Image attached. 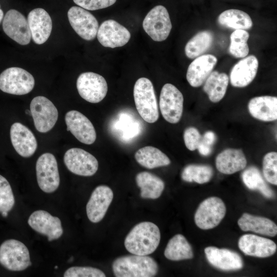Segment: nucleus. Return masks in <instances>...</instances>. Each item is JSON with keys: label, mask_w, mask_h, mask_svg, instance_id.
<instances>
[{"label": "nucleus", "mask_w": 277, "mask_h": 277, "mask_svg": "<svg viewBox=\"0 0 277 277\" xmlns=\"http://www.w3.org/2000/svg\"><path fill=\"white\" fill-rule=\"evenodd\" d=\"M184 97L181 92L173 85L166 84L160 96V108L162 116L171 124L178 123L182 116Z\"/></svg>", "instance_id": "nucleus-10"}, {"label": "nucleus", "mask_w": 277, "mask_h": 277, "mask_svg": "<svg viewBox=\"0 0 277 277\" xmlns=\"http://www.w3.org/2000/svg\"><path fill=\"white\" fill-rule=\"evenodd\" d=\"M213 144L202 136L201 140L197 149L199 153L203 156H208L212 152Z\"/></svg>", "instance_id": "nucleus-42"}, {"label": "nucleus", "mask_w": 277, "mask_h": 277, "mask_svg": "<svg viewBox=\"0 0 277 277\" xmlns=\"http://www.w3.org/2000/svg\"><path fill=\"white\" fill-rule=\"evenodd\" d=\"M28 223L34 230L47 236L49 241L58 239L63 233L60 219L45 210L33 212L29 217Z\"/></svg>", "instance_id": "nucleus-16"}, {"label": "nucleus", "mask_w": 277, "mask_h": 277, "mask_svg": "<svg viewBox=\"0 0 277 277\" xmlns=\"http://www.w3.org/2000/svg\"><path fill=\"white\" fill-rule=\"evenodd\" d=\"M247 164L245 154L241 149L228 148L216 157L215 165L221 173L231 174L244 169Z\"/></svg>", "instance_id": "nucleus-26"}, {"label": "nucleus", "mask_w": 277, "mask_h": 277, "mask_svg": "<svg viewBox=\"0 0 277 277\" xmlns=\"http://www.w3.org/2000/svg\"><path fill=\"white\" fill-rule=\"evenodd\" d=\"M157 263L147 255H131L115 259L112 270L116 277H152L158 272Z\"/></svg>", "instance_id": "nucleus-2"}, {"label": "nucleus", "mask_w": 277, "mask_h": 277, "mask_svg": "<svg viewBox=\"0 0 277 277\" xmlns=\"http://www.w3.org/2000/svg\"><path fill=\"white\" fill-rule=\"evenodd\" d=\"M214 37L212 33L208 30L200 31L193 36L186 44L185 53L190 59L204 54L211 47Z\"/></svg>", "instance_id": "nucleus-33"}, {"label": "nucleus", "mask_w": 277, "mask_h": 277, "mask_svg": "<svg viewBox=\"0 0 277 277\" xmlns=\"http://www.w3.org/2000/svg\"><path fill=\"white\" fill-rule=\"evenodd\" d=\"M258 67L259 61L254 55L243 57L231 70L229 78L231 85L243 88L249 85L254 79Z\"/></svg>", "instance_id": "nucleus-22"}, {"label": "nucleus", "mask_w": 277, "mask_h": 277, "mask_svg": "<svg viewBox=\"0 0 277 277\" xmlns=\"http://www.w3.org/2000/svg\"><path fill=\"white\" fill-rule=\"evenodd\" d=\"M64 277H105L100 269L91 267L74 266L68 268L64 274Z\"/></svg>", "instance_id": "nucleus-39"}, {"label": "nucleus", "mask_w": 277, "mask_h": 277, "mask_svg": "<svg viewBox=\"0 0 277 277\" xmlns=\"http://www.w3.org/2000/svg\"><path fill=\"white\" fill-rule=\"evenodd\" d=\"M64 162L72 173L84 176H90L97 171V159L89 152L78 148L68 150L64 156Z\"/></svg>", "instance_id": "nucleus-12"}, {"label": "nucleus", "mask_w": 277, "mask_h": 277, "mask_svg": "<svg viewBox=\"0 0 277 277\" xmlns=\"http://www.w3.org/2000/svg\"><path fill=\"white\" fill-rule=\"evenodd\" d=\"M143 27L154 41L162 42L169 36L172 24L167 9L162 5L153 7L146 15Z\"/></svg>", "instance_id": "nucleus-9"}, {"label": "nucleus", "mask_w": 277, "mask_h": 277, "mask_svg": "<svg viewBox=\"0 0 277 277\" xmlns=\"http://www.w3.org/2000/svg\"><path fill=\"white\" fill-rule=\"evenodd\" d=\"M238 224L244 231H252L269 236H274L277 234L276 225L267 217L245 213L239 219Z\"/></svg>", "instance_id": "nucleus-27"}, {"label": "nucleus", "mask_w": 277, "mask_h": 277, "mask_svg": "<svg viewBox=\"0 0 277 277\" xmlns=\"http://www.w3.org/2000/svg\"><path fill=\"white\" fill-rule=\"evenodd\" d=\"M133 96L141 117L149 123L156 122L159 117V108L152 82L146 77L138 78L134 86Z\"/></svg>", "instance_id": "nucleus-3"}, {"label": "nucleus", "mask_w": 277, "mask_h": 277, "mask_svg": "<svg viewBox=\"0 0 277 277\" xmlns=\"http://www.w3.org/2000/svg\"><path fill=\"white\" fill-rule=\"evenodd\" d=\"M67 15L72 28L80 37L87 41L95 38L98 23L90 12L81 7L72 6Z\"/></svg>", "instance_id": "nucleus-13"}, {"label": "nucleus", "mask_w": 277, "mask_h": 277, "mask_svg": "<svg viewBox=\"0 0 277 277\" xmlns=\"http://www.w3.org/2000/svg\"><path fill=\"white\" fill-rule=\"evenodd\" d=\"M96 35L102 46L111 48L124 46L131 37L128 30L113 19L103 22L98 27Z\"/></svg>", "instance_id": "nucleus-17"}, {"label": "nucleus", "mask_w": 277, "mask_h": 277, "mask_svg": "<svg viewBox=\"0 0 277 277\" xmlns=\"http://www.w3.org/2000/svg\"><path fill=\"white\" fill-rule=\"evenodd\" d=\"M226 212L225 205L221 199L215 196L208 197L200 204L195 212V224L203 230L212 229L220 223Z\"/></svg>", "instance_id": "nucleus-6"}, {"label": "nucleus", "mask_w": 277, "mask_h": 277, "mask_svg": "<svg viewBox=\"0 0 277 277\" xmlns=\"http://www.w3.org/2000/svg\"><path fill=\"white\" fill-rule=\"evenodd\" d=\"M10 135L13 148L21 156L29 157L35 153L37 141L28 127L21 123H14L11 127Z\"/></svg>", "instance_id": "nucleus-20"}, {"label": "nucleus", "mask_w": 277, "mask_h": 277, "mask_svg": "<svg viewBox=\"0 0 277 277\" xmlns=\"http://www.w3.org/2000/svg\"><path fill=\"white\" fill-rule=\"evenodd\" d=\"M36 174L38 185L46 193L54 192L60 183L56 160L52 154H42L36 163Z\"/></svg>", "instance_id": "nucleus-8"}, {"label": "nucleus", "mask_w": 277, "mask_h": 277, "mask_svg": "<svg viewBox=\"0 0 277 277\" xmlns=\"http://www.w3.org/2000/svg\"><path fill=\"white\" fill-rule=\"evenodd\" d=\"M30 108L34 126L38 132L46 133L52 129L58 113L51 101L43 96H36L31 101Z\"/></svg>", "instance_id": "nucleus-7"}, {"label": "nucleus", "mask_w": 277, "mask_h": 277, "mask_svg": "<svg viewBox=\"0 0 277 277\" xmlns=\"http://www.w3.org/2000/svg\"><path fill=\"white\" fill-rule=\"evenodd\" d=\"M3 29L10 38L22 45H28L31 35L28 21L24 15L15 9H10L3 18Z\"/></svg>", "instance_id": "nucleus-14"}, {"label": "nucleus", "mask_w": 277, "mask_h": 277, "mask_svg": "<svg viewBox=\"0 0 277 277\" xmlns=\"http://www.w3.org/2000/svg\"><path fill=\"white\" fill-rule=\"evenodd\" d=\"M65 120L67 130L80 142L90 145L96 138L95 128L90 121L83 114L76 110H71L66 113Z\"/></svg>", "instance_id": "nucleus-15"}, {"label": "nucleus", "mask_w": 277, "mask_h": 277, "mask_svg": "<svg viewBox=\"0 0 277 277\" xmlns=\"http://www.w3.org/2000/svg\"><path fill=\"white\" fill-rule=\"evenodd\" d=\"M213 174V169L209 165L190 164L184 168L181 177L185 182L202 184L208 182Z\"/></svg>", "instance_id": "nucleus-35"}, {"label": "nucleus", "mask_w": 277, "mask_h": 277, "mask_svg": "<svg viewBox=\"0 0 277 277\" xmlns=\"http://www.w3.org/2000/svg\"><path fill=\"white\" fill-rule=\"evenodd\" d=\"M263 173L266 180L273 184H277V153H267L263 161Z\"/></svg>", "instance_id": "nucleus-38"}, {"label": "nucleus", "mask_w": 277, "mask_h": 277, "mask_svg": "<svg viewBox=\"0 0 277 277\" xmlns=\"http://www.w3.org/2000/svg\"><path fill=\"white\" fill-rule=\"evenodd\" d=\"M113 193L106 185H100L93 191L86 205L88 219L92 223H98L104 217L112 201Z\"/></svg>", "instance_id": "nucleus-18"}, {"label": "nucleus", "mask_w": 277, "mask_h": 277, "mask_svg": "<svg viewBox=\"0 0 277 277\" xmlns=\"http://www.w3.org/2000/svg\"><path fill=\"white\" fill-rule=\"evenodd\" d=\"M249 33L245 30H235L230 36V43L229 47L230 54L235 58H243L249 52L247 41Z\"/></svg>", "instance_id": "nucleus-36"}, {"label": "nucleus", "mask_w": 277, "mask_h": 277, "mask_svg": "<svg viewBox=\"0 0 277 277\" xmlns=\"http://www.w3.org/2000/svg\"><path fill=\"white\" fill-rule=\"evenodd\" d=\"M1 213L3 217H7L8 215V212H6V211H4Z\"/></svg>", "instance_id": "nucleus-44"}, {"label": "nucleus", "mask_w": 277, "mask_h": 277, "mask_svg": "<svg viewBox=\"0 0 277 277\" xmlns=\"http://www.w3.org/2000/svg\"><path fill=\"white\" fill-rule=\"evenodd\" d=\"M76 87L80 96L91 103L102 101L108 91L107 84L104 77L91 72H84L78 76Z\"/></svg>", "instance_id": "nucleus-11"}, {"label": "nucleus", "mask_w": 277, "mask_h": 277, "mask_svg": "<svg viewBox=\"0 0 277 277\" xmlns=\"http://www.w3.org/2000/svg\"><path fill=\"white\" fill-rule=\"evenodd\" d=\"M164 255L168 260L178 261L191 259L193 257V253L186 239L183 235L177 234L169 241Z\"/></svg>", "instance_id": "nucleus-32"}, {"label": "nucleus", "mask_w": 277, "mask_h": 277, "mask_svg": "<svg viewBox=\"0 0 277 277\" xmlns=\"http://www.w3.org/2000/svg\"><path fill=\"white\" fill-rule=\"evenodd\" d=\"M184 141L186 147L190 151L197 149L202 136L199 130L195 127L187 128L184 132Z\"/></svg>", "instance_id": "nucleus-40"}, {"label": "nucleus", "mask_w": 277, "mask_h": 277, "mask_svg": "<svg viewBox=\"0 0 277 277\" xmlns=\"http://www.w3.org/2000/svg\"><path fill=\"white\" fill-rule=\"evenodd\" d=\"M242 179L245 186L250 190H258L265 197L273 198V191L266 184L260 170L254 166H250L242 174Z\"/></svg>", "instance_id": "nucleus-34"}, {"label": "nucleus", "mask_w": 277, "mask_h": 277, "mask_svg": "<svg viewBox=\"0 0 277 277\" xmlns=\"http://www.w3.org/2000/svg\"><path fill=\"white\" fill-rule=\"evenodd\" d=\"M14 204L15 199L11 186L6 179L0 175V212H8Z\"/></svg>", "instance_id": "nucleus-37"}, {"label": "nucleus", "mask_w": 277, "mask_h": 277, "mask_svg": "<svg viewBox=\"0 0 277 277\" xmlns=\"http://www.w3.org/2000/svg\"><path fill=\"white\" fill-rule=\"evenodd\" d=\"M135 180L137 185L141 189V196L143 199H157L164 189L165 184L163 181L149 172L138 173Z\"/></svg>", "instance_id": "nucleus-28"}, {"label": "nucleus", "mask_w": 277, "mask_h": 277, "mask_svg": "<svg viewBox=\"0 0 277 277\" xmlns=\"http://www.w3.org/2000/svg\"><path fill=\"white\" fill-rule=\"evenodd\" d=\"M33 76L26 70L19 67H10L0 74V89L7 93L24 95L34 88Z\"/></svg>", "instance_id": "nucleus-5"}, {"label": "nucleus", "mask_w": 277, "mask_h": 277, "mask_svg": "<svg viewBox=\"0 0 277 277\" xmlns=\"http://www.w3.org/2000/svg\"><path fill=\"white\" fill-rule=\"evenodd\" d=\"M218 23L226 28L234 30H248L253 23L250 16L239 9H228L222 12L217 18Z\"/></svg>", "instance_id": "nucleus-31"}, {"label": "nucleus", "mask_w": 277, "mask_h": 277, "mask_svg": "<svg viewBox=\"0 0 277 277\" xmlns=\"http://www.w3.org/2000/svg\"><path fill=\"white\" fill-rule=\"evenodd\" d=\"M75 4L88 10L104 9L113 5L116 0H73Z\"/></svg>", "instance_id": "nucleus-41"}, {"label": "nucleus", "mask_w": 277, "mask_h": 277, "mask_svg": "<svg viewBox=\"0 0 277 277\" xmlns=\"http://www.w3.org/2000/svg\"><path fill=\"white\" fill-rule=\"evenodd\" d=\"M0 264L10 271H22L31 265L29 251L22 242L14 239L0 246Z\"/></svg>", "instance_id": "nucleus-4"}, {"label": "nucleus", "mask_w": 277, "mask_h": 277, "mask_svg": "<svg viewBox=\"0 0 277 277\" xmlns=\"http://www.w3.org/2000/svg\"><path fill=\"white\" fill-rule=\"evenodd\" d=\"M250 114L254 118L264 122L277 119V97L265 95L252 98L248 104Z\"/></svg>", "instance_id": "nucleus-25"}, {"label": "nucleus", "mask_w": 277, "mask_h": 277, "mask_svg": "<svg viewBox=\"0 0 277 277\" xmlns=\"http://www.w3.org/2000/svg\"><path fill=\"white\" fill-rule=\"evenodd\" d=\"M55 269H57V266H55Z\"/></svg>", "instance_id": "nucleus-45"}, {"label": "nucleus", "mask_w": 277, "mask_h": 277, "mask_svg": "<svg viewBox=\"0 0 277 277\" xmlns=\"http://www.w3.org/2000/svg\"><path fill=\"white\" fill-rule=\"evenodd\" d=\"M134 157L139 164L147 169L166 166L171 163L164 153L153 146L140 148L135 152Z\"/></svg>", "instance_id": "nucleus-30"}, {"label": "nucleus", "mask_w": 277, "mask_h": 277, "mask_svg": "<svg viewBox=\"0 0 277 277\" xmlns=\"http://www.w3.org/2000/svg\"><path fill=\"white\" fill-rule=\"evenodd\" d=\"M0 7H1V6H0ZM3 18H4V12L3 10L0 8V23H1Z\"/></svg>", "instance_id": "nucleus-43"}, {"label": "nucleus", "mask_w": 277, "mask_h": 277, "mask_svg": "<svg viewBox=\"0 0 277 277\" xmlns=\"http://www.w3.org/2000/svg\"><path fill=\"white\" fill-rule=\"evenodd\" d=\"M238 246L246 255L259 258L272 255L277 248L273 241L252 234L243 235L239 240Z\"/></svg>", "instance_id": "nucleus-19"}, {"label": "nucleus", "mask_w": 277, "mask_h": 277, "mask_svg": "<svg viewBox=\"0 0 277 277\" xmlns=\"http://www.w3.org/2000/svg\"><path fill=\"white\" fill-rule=\"evenodd\" d=\"M229 77L225 73L213 71L204 83L203 90L213 103L220 102L225 96L229 83Z\"/></svg>", "instance_id": "nucleus-29"}, {"label": "nucleus", "mask_w": 277, "mask_h": 277, "mask_svg": "<svg viewBox=\"0 0 277 277\" xmlns=\"http://www.w3.org/2000/svg\"><path fill=\"white\" fill-rule=\"evenodd\" d=\"M217 62V58L212 54H203L194 58L189 65L186 78L193 87L202 85L212 72Z\"/></svg>", "instance_id": "nucleus-24"}, {"label": "nucleus", "mask_w": 277, "mask_h": 277, "mask_svg": "<svg viewBox=\"0 0 277 277\" xmlns=\"http://www.w3.org/2000/svg\"><path fill=\"white\" fill-rule=\"evenodd\" d=\"M161 239L159 227L150 222H143L136 225L126 236L124 245L131 253L147 255L157 248Z\"/></svg>", "instance_id": "nucleus-1"}, {"label": "nucleus", "mask_w": 277, "mask_h": 277, "mask_svg": "<svg viewBox=\"0 0 277 277\" xmlns=\"http://www.w3.org/2000/svg\"><path fill=\"white\" fill-rule=\"evenodd\" d=\"M204 252L209 263L219 269L224 271L236 270L243 267L241 256L232 250L209 246L205 249Z\"/></svg>", "instance_id": "nucleus-21"}, {"label": "nucleus", "mask_w": 277, "mask_h": 277, "mask_svg": "<svg viewBox=\"0 0 277 277\" xmlns=\"http://www.w3.org/2000/svg\"><path fill=\"white\" fill-rule=\"evenodd\" d=\"M27 21L34 42L38 45L45 43L52 28V20L47 12L42 8L33 9L28 14Z\"/></svg>", "instance_id": "nucleus-23"}]
</instances>
